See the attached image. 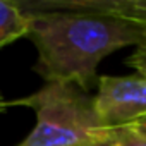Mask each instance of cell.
Segmentation results:
<instances>
[{
	"label": "cell",
	"instance_id": "1",
	"mask_svg": "<svg viewBox=\"0 0 146 146\" xmlns=\"http://www.w3.org/2000/svg\"><path fill=\"white\" fill-rule=\"evenodd\" d=\"M21 5L29 17L28 38L38 52L33 69L45 83H69L90 91L105 57L146 40L143 26L112 11V0H40Z\"/></svg>",
	"mask_w": 146,
	"mask_h": 146
},
{
	"label": "cell",
	"instance_id": "2",
	"mask_svg": "<svg viewBox=\"0 0 146 146\" xmlns=\"http://www.w3.org/2000/svg\"><path fill=\"white\" fill-rule=\"evenodd\" d=\"M36 113L33 131L17 146H93L108 136L95 112L93 95L69 83H45L36 93L11 102Z\"/></svg>",
	"mask_w": 146,
	"mask_h": 146
},
{
	"label": "cell",
	"instance_id": "3",
	"mask_svg": "<svg viewBox=\"0 0 146 146\" xmlns=\"http://www.w3.org/2000/svg\"><path fill=\"white\" fill-rule=\"evenodd\" d=\"M93 105L105 129L132 125L146 117V78L136 72L131 76H98Z\"/></svg>",
	"mask_w": 146,
	"mask_h": 146
},
{
	"label": "cell",
	"instance_id": "4",
	"mask_svg": "<svg viewBox=\"0 0 146 146\" xmlns=\"http://www.w3.org/2000/svg\"><path fill=\"white\" fill-rule=\"evenodd\" d=\"M29 17L17 0H0V48L28 36Z\"/></svg>",
	"mask_w": 146,
	"mask_h": 146
},
{
	"label": "cell",
	"instance_id": "5",
	"mask_svg": "<svg viewBox=\"0 0 146 146\" xmlns=\"http://www.w3.org/2000/svg\"><path fill=\"white\" fill-rule=\"evenodd\" d=\"M112 11L146 29V0H112Z\"/></svg>",
	"mask_w": 146,
	"mask_h": 146
},
{
	"label": "cell",
	"instance_id": "6",
	"mask_svg": "<svg viewBox=\"0 0 146 146\" xmlns=\"http://www.w3.org/2000/svg\"><path fill=\"white\" fill-rule=\"evenodd\" d=\"M108 146H146V136L132 125L110 129L107 136Z\"/></svg>",
	"mask_w": 146,
	"mask_h": 146
},
{
	"label": "cell",
	"instance_id": "7",
	"mask_svg": "<svg viewBox=\"0 0 146 146\" xmlns=\"http://www.w3.org/2000/svg\"><path fill=\"white\" fill-rule=\"evenodd\" d=\"M125 64L136 70V74L146 78V40L134 48V52L125 58Z\"/></svg>",
	"mask_w": 146,
	"mask_h": 146
},
{
	"label": "cell",
	"instance_id": "8",
	"mask_svg": "<svg viewBox=\"0 0 146 146\" xmlns=\"http://www.w3.org/2000/svg\"><path fill=\"white\" fill-rule=\"evenodd\" d=\"M9 108H11V102H7V100H5V96L0 93V117H2Z\"/></svg>",
	"mask_w": 146,
	"mask_h": 146
},
{
	"label": "cell",
	"instance_id": "9",
	"mask_svg": "<svg viewBox=\"0 0 146 146\" xmlns=\"http://www.w3.org/2000/svg\"><path fill=\"white\" fill-rule=\"evenodd\" d=\"M132 127H134V129H137L141 134H144V136H146V117H143V119H139L137 122H134V124H132Z\"/></svg>",
	"mask_w": 146,
	"mask_h": 146
},
{
	"label": "cell",
	"instance_id": "10",
	"mask_svg": "<svg viewBox=\"0 0 146 146\" xmlns=\"http://www.w3.org/2000/svg\"><path fill=\"white\" fill-rule=\"evenodd\" d=\"M93 146H108V143H107V139H105V141H102V143H96V144H93Z\"/></svg>",
	"mask_w": 146,
	"mask_h": 146
}]
</instances>
